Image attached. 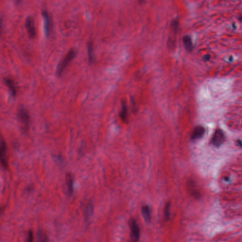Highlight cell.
<instances>
[{"label": "cell", "instance_id": "obj_1", "mask_svg": "<svg viewBox=\"0 0 242 242\" xmlns=\"http://www.w3.org/2000/svg\"><path fill=\"white\" fill-rule=\"evenodd\" d=\"M76 55L77 51L75 49L72 48L69 51L67 54L58 64L56 70V74L58 77H60L66 68L68 66L71 61L76 57Z\"/></svg>", "mask_w": 242, "mask_h": 242}, {"label": "cell", "instance_id": "obj_2", "mask_svg": "<svg viewBox=\"0 0 242 242\" xmlns=\"http://www.w3.org/2000/svg\"><path fill=\"white\" fill-rule=\"evenodd\" d=\"M17 116L18 119L22 126L23 130L25 131H28L30 125V117L27 109L23 107L19 108L18 111Z\"/></svg>", "mask_w": 242, "mask_h": 242}, {"label": "cell", "instance_id": "obj_3", "mask_svg": "<svg viewBox=\"0 0 242 242\" xmlns=\"http://www.w3.org/2000/svg\"><path fill=\"white\" fill-rule=\"evenodd\" d=\"M7 148L6 141L3 137H1V148H0V155H1V165L3 168L7 169L8 168V160L7 156Z\"/></svg>", "mask_w": 242, "mask_h": 242}, {"label": "cell", "instance_id": "obj_4", "mask_svg": "<svg viewBox=\"0 0 242 242\" xmlns=\"http://www.w3.org/2000/svg\"><path fill=\"white\" fill-rule=\"evenodd\" d=\"M131 230V236L132 240L137 241L140 236V229L136 221L134 219L130 220L129 223Z\"/></svg>", "mask_w": 242, "mask_h": 242}, {"label": "cell", "instance_id": "obj_5", "mask_svg": "<svg viewBox=\"0 0 242 242\" xmlns=\"http://www.w3.org/2000/svg\"><path fill=\"white\" fill-rule=\"evenodd\" d=\"M225 140V134L220 129L216 130L212 138V143L214 145L219 147L222 144Z\"/></svg>", "mask_w": 242, "mask_h": 242}, {"label": "cell", "instance_id": "obj_6", "mask_svg": "<svg viewBox=\"0 0 242 242\" xmlns=\"http://www.w3.org/2000/svg\"><path fill=\"white\" fill-rule=\"evenodd\" d=\"M42 16L44 22V30L46 37H48L51 31L52 23L51 18L48 13L46 11L42 12Z\"/></svg>", "mask_w": 242, "mask_h": 242}, {"label": "cell", "instance_id": "obj_7", "mask_svg": "<svg viewBox=\"0 0 242 242\" xmlns=\"http://www.w3.org/2000/svg\"><path fill=\"white\" fill-rule=\"evenodd\" d=\"M25 26L29 37L34 38L36 35V29L34 19L31 17H29L26 19Z\"/></svg>", "mask_w": 242, "mask_h": 242}, {"label": "cell", "instance_id": "obj_8", "mask_svg": "<svg viewBox=\"0 0 242 242\" xmlns=\"http://www.w3.org/2000/svg\"><path fill=\"white\" fill-rule=\"evenodd\" d=\"M3 80L5 85L8 88L9 91L10 92V93L11 94L12 97L16 96L17 92V90L14 81L9 78H4Z\"/></svg>", "mask_w": 242, "mask_h": 242}, {"label": "cell", "instance_id": "obj_9", "mask_svg": "<svg viewBox=\"0 0 242 242\" xmlns=\"http://www.w3.org/2000/svg\"><path fill=\"white\" fill-rule=\"evenodd\" d=\"M205 131V129L203 126H197L194 129V131L191 134V139L193 140H197L201 138L204 135Z\"/></svg>", "mask_w": 242, "mask_h": 242}, {"label": "cell", "instance_id": "obj_10", "mask_svg": "<svg viewBox=\"0 0 242 242\" xmlns=\"http://www.w3.org/2000/svg\"><path fill=\"white\" fill-rule=\"evenodd\" d=\"M66 182L67 185L68 192L70 195H71L73 192L74 181L72 176L70 173H68L66 176Z\"/></svg>", "mask_w": 242, "mask_h": 242}, {"label": "cell", "instance_id": "obj_11", "mask_svg": "<svg viewBox=\"0 0 242 242\" xmlns=\"http://www.w3.org/2000/svg\"><path fill=\"white\" fill-rule=\"evenodd\" d=\"M141 213L146 222H149L151 219V211L148 205L143 206L141 208Z\"/></svg>", "mask_w": 242, "mask_h": 242}, {"label": "cell", "instance_id": "obj_12", "mask_svg": "<svg viewBox=\"0 0 242 242\" xmlns=\"http://www.w3.org/2000/svg\"><path fill=\"white\" fill-rule=\"evenodd\" d=\"M182 40L185 49L188 52L191 51L193 48V46L191 37L189 36H185L183 37Z\"/></svg>", "mask_w": 242, "mask_h": 242}, {"label": "cell", "instance_id": "obj_13", "mask_svg": "<svg viewBox=\"0 0 242 242\" xmlns=\"http://www.w3.org/2000/svg\"><path fill=\"white\" fill-rule=\"evenodd\" d=\"M93 212V207L92 204L90 202L88 203L86 206L84 210V215L86 220H88L91 217V216L92 215Z\"/></svg>", "mask_w": 242, "mask_h": 242}, {"label": "cell", "instance_id": "obj_14", "mask_svg": "<svg viewBox=\"0 0 242 242\" xmlns=\"http://www.w3.org/2000/svg\"><path fill=\"white\" fill-rule=\"evenodd\" d=\"M87 50H88V61L89 63H92L94 62V56L93 46L92 43L91 42H89L88 44Z\"/></svg>", "mask_w": 242, "mask_h": 242}, {"label": "cell", "instance_id": "obj_15", "mask_svg": "<svg viewBox=\"0 0 242 242\" xmlns=\"http://www.w3.org/2000/svg\"><path fill=\"white\" fill-rule=\"evenodd\" d=\"M37 240L38 241H47L48 238L46 233L42 231L39 230L37 233Z\"/></svg>", "mask_w": 242, "mask_h": 242}, {"label": "cell", "instance_id": "obj_16", "mask_svg": "<svg viewBox=\"0 0 242 242\" xmlns=\"http://www.w3.org/2000/svg\"><path fill=\"white\" fill-rule=\"evenodd\" d=\"M170 215V203L168 202L164 210V216L166 220H169Z\"/></svg>", "mask_w": 242, "mask_h": 242}, {"label": "cell", "instance_id": "obj_17", "mask_svg": "<svg viewBox=\"0 0 242 242\" xmlns=\"http://www.w3.org/2000/svg\"><path fill=\"white\" fill-rule=\"evenodd\" d=\"M126 114H127V108H126V106L124 103L122 104V108L121 112L120 114V116L121 118L124 120H126Z\"/></svg>", "mask_w": 242, "mask_h": 242}, {"label": "cell", "instance_id": "obj_18", "mask_svg": "<svg viewBox=\"0 0 242 242\" xmlns=\"http://www.w3.org/2000/svg\"><path fill=\"white\" fill-rule=\"evenodd\" d=\"M33 241V233L31 230H29L28 233L27 241L32 242Z\"/></svg>", "mask_w": 242, "mask_h": 242}, {"label": "cell", "instance_id": "obj_19", "mask_svg": "<svg viewBox=\"0 0 242 242\" xmlns=\"http://www.w3.org/2000/svg\"><path fill=\"white\" fill-rule=\"evenodd\" d=\"M210 55L209 54H207L203 57V60L205 61H207L208 60H210Z\"/></svg>", "mask_w": 242, "mask_h": 242}, {"label": "cell", "instance_id": "obj_20", "mask_svg": "<svg viewBox=\"0 0 242 242\" xmlns=\"http://www.w3.org/2000/svg\"><path fill=\"white\" fill-rule=\"evenodd\" d=\"M236 144H237L239 146H242V141H241L240 140H238L236 141Z\"/></svg>", "mask_w": 242, "mask_h": 242}, {"label": "cell", "instance_id": "obj_21", "mask_svg": "<svg viewBox=\"0 0 242 242\" xmlns=\"http://www.w3.org/2000/svg\"><path fill=\"white\" fill-rule=\"evenodd\" d=\"M139 1H140V2H142L143 0H139Z\"/></svg>", "mask_w": 242, "mask_h": 242}, {"label": "cell", "instance_id": "obj_22", "mask_svg": "<svg viewBox=\"0 0 242 242\" xmlns=\"http://www.w3.org/2000/svg\"><path fill=\"white\" fill-rule=\"evenodd\" d=\"M19 1H20V0H19Z\"/></svg>", "mask_w": 242, "mask_h": 242}]
</instances>
